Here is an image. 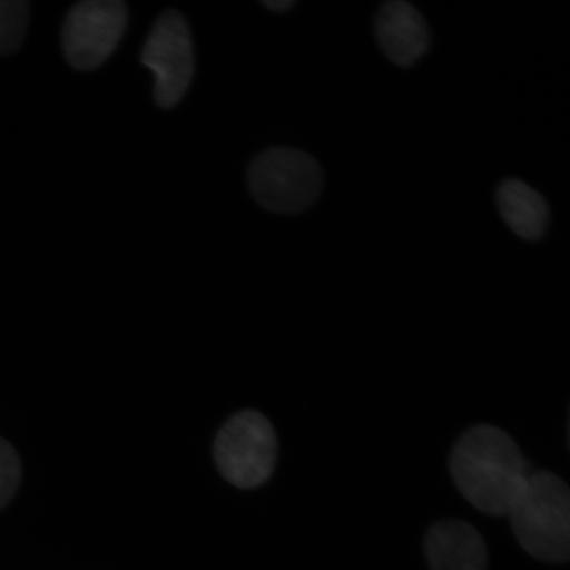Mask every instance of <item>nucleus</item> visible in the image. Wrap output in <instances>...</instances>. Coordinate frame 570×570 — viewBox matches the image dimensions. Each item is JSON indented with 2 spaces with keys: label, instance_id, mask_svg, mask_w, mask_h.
<instances>
[{
  "label": "nucleus",
  "instance_id": "obj_9",
  "mask_svg": "<svg viewBox=\"0 0 570 570\" xmlns=\"http://www.w3.org/2000/svg\"><path fill=\"white\" fill-rule=\"evenodd\" d=\"M498 208L511 230L529 240L543 237L550 209L543 196L517 178L502 183L497 195Z\"/></svg>",
  "mask_w": 570,
  "mask_h": 570
},
{
  "label": "nucleus",
  "instance_id": "obj_4",
  "mask_svg": "<svg viewBox=\"0 0 570 570\" xmlns=\"http://www.w3.org/2000/svg\"><path fill=\"white\" fill-rule=\"evenodd\" d=\"M214 459L220 474L234 487H262L273 475L277 459L273 424L256 411L237 413L219 431Z\"/></svg>",
  "mask_w": 570,
  "mask_h": 570
},
{
  "label": "nucleus",
  "instance_id": "obj_5",
  "mask_svg": "<svg viewBox=\"0 0 570 570\" xmlns=\"http://www.w3.org/2000/svg\"><path fill=\"white\" fill-rule=\"evenodd\" d=\"M141 62L154 73L156 102L167 109L180 102L195 70L194 41L180 13L167 11L156 21Z\"/></svg>",
  "mask_w": 570,
  "mask_h": 570
},
{
  "label": "nucleus",
  "instance_id": "obj_3",
  "mask_svg": "<svg viewBox=\"0 0 570 570\" xmlns=\"http://www.w3.org/2000/svg\"><path fill=\"white\" fill-rule=\"evenodd\" d=\"M248 185L263 208L295 214L316 202L324 175L311 155L292 148H271L249 167Z\"/></svg>",
  "mask_w": 570,
  "mask_h": 570
},
{
  "label": "nucleus",
  "instance_id": "obj_12",
  "mask_svg": "<svg viewBox=\"0 0 570 570\" xmlns=\"http://www.w3.org/2000/svg\"><path fill=\"white\" fill-rule=\"evenodd\" d=\"M263 4H265L271 11L284 12L288 11L295 2L294 0H266Z\"/></svg>",
  "mask_w": 570,
  "mask_h": 570
},
{
  "label": "nucleus",
  "instance_id": "obj_7",
  "mask_svg": "<svg viewBox=\"0 0 570 570\" xmlns=\"http://www.w3.org/2000/svg\"><path fill=\"white\" fill-rule=\"evenodd\" d=\"M424 547L431 570H488L487 543L463 520H443L431 527Z\"/></svg>",
  "mask_w": 570,
  "mask_h": 570
},
{
  "label": "nucleus",
  "instance_id": "obj_11",
  "mask_svg": "<svg viewBox=\"0 0 570 570\" xmlns=\"http://www.w3.org/2000/svg\"><path fill=\"white\" fill-rule=\"evenodd\" d=\"M21 480L19 454L9 441L0 438V511L11 502Z\"/></svg>",
  "mask_w": 570,
  "mask_h": 570
},
{
  "label": "nucleus",
  "instance_id": "obj_1",
  "mask_svg": "<svg viewBox=\"0 0 570 570\" xmlns=\"http://www.w3.org/2000/svg\"><path fill=\"white\" fill-rule=\"evenodd\" d=\"M449 468L455 487L476 510L508 515L510 505L533 469L514 439L501 428H470L454 444Z\"/></svg>",
  "mask_w": 570,
  "mask_h": 570
},
{
  "label": "nucleus",
  "instance_id": "obj_10",
  "mask_svg": "<svg viewBox=\"0 0 570 570\" xmlns=\"http://www.w3.org/2000/svg\"><path fill=\"white\" fill-rule=\"evenodd\" d=\"M30 7L26 0H0V53L18 51L23 41Z\"/></svg>",
  "mask_w": 570,
  "mask_h": 570
},
{
  "label": "nucleus",
  "instance_id": "obj_6",
  "mask_svg": "<svg viewBox=\"0 0 570 570\" xmlns=\"http://www.w3.org/2000/svg\"><path fill=\"white\" fill-rule=\"evenodd\" d=\"M127 26L119 0H89L71 9L62 28V49L71 67L91 70L116 51Z\"/></svg>",
  "mask_w": 570,
  "mask_h": 570
},
{
  "label": "nucleus",
  "instance_id": "obj_2",
  "mask_svg": "<svg viewBox=\"0 0 570 570\" xmlns=\"http://www.w3.org/2000/svg\"><path fill=\"white\" fill-rule=\"evenodd\" d=\"M505 517L532 558L554 564L569 560L570 494L559 475L533 470Z\"/></svg>",
  "mask_w": 570,
  "mask_h": 570
},
{
  "label": "nucleus",
  "instance_id": "obj_8",
  "mask_svg": "<svg viewBox=\"0 0 570 570\" xmlns=\"http://www.w3.org/2000/svg\"><path fill=\"white\" fill-rule=\"evenodd\" d=\"M375 33L383 52L401 67L413 66L430 47V30L422 13L403 0L382 6Z\"/></svg>",
  "mask_w": 570,
  "mask_h": 570
}]
</instances>
